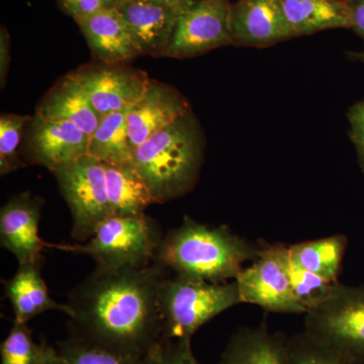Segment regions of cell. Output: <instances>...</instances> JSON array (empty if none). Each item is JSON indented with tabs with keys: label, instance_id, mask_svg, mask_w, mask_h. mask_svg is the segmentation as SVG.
Segmentation results:
<instances>
[{
	"label": "cell",
	"instance_id": "8d00e7d4",
	"mask_svg": "<svg viewBox=\"0 0 364 364\" xmlns=\"http://www.w3.org/2000/svg\"><path fill=\"white\" fill-rule=\"evenodd\" d=\"M172 1H188V0H172Z\"/></svg>",
	"mask_w": 364,
	"mask_h": 364
},
{
	"label": "cell",
	"instance_id": "9c48e42d",
	"mask_svg": "<svg viewBox=\"0 0 364 364\" xmlns=\"http://www.w3.org/2000/svg\"><path fill=\"white\" fill-rule=\"evenodd\" d=\"M228 0H189L163 56L186 59L231 45Z\"/></svg>",
	"mask_w": 364,
	"mask_h": 364
},
{
	"label": "cell",
	"instance_id": "484cf974",
	"mask_svg": "<svg viewBox=\"0 0 364 364\" xmlns=\"http://www.w3.org/2000/svg\"><path fill=\"white\" fill-rule=\"evenodd\" d=\"M47 342L33 340L32 330L26 323L14 322L0 346V364H40L44 358Z\"/></svg>",
	"mask_w": 364,
	"mask_h": 364
},
{
	"label": "cell",
	"instance_id": "7c38bea8",
	"mask_svg": "<svg viewBox=\"0 0 364 364\" xmlns=\"http://www.w3.org/2000/svg\"><path fill=\"white\" fill-rule=\"evenodd\" d=\"M42 205L40 198L26 193L14 196L0 210V243L18 264L44 262L43 251L52 247L39 235Z\"/></svg>",
	"mask_w": 364,
	"mask_h": 364
},
{
	"label": "cell",
	"instance_id": "603a6c76",
	"mask_svg": "<svg viewBox=\"0 0 364 364\" xmlns=\"http://www.w3.org/2000/svg\"><path fill=\"white\" fill-rule=\"evenodd\" d=\"M131 107L102 117L97 131L90 136L88 154L109 164L132 161L134 150L127 122Z\"/></svg>",
	"mask_w": 364,
	"mask_h": 364
},
{
	"label": "cell",
	"instance_id": "ffe728a7",
	"mask_svg": "<svg viewBox=\"0 0 364 364\" xmlns=\"http://www.w3.org/2000/svg\"><path fill=\"white\" fill-rule=\"evenodd\" d=\"M294 37L332 28H351V13L345 0H282Z\"/></svg>",
	"mask_w": 364,
	"mask_h": 364
},
{
	"label": "cell",
	"instance_id": "52a82bcc",
	"mask_svg": "<svg viewBox=\"0 0 364 364\" xmlns=\"http://www.w3.org/2000/svg\"><path fill=\"white\" fill-rule=\"evenodd\" d=\"M305 331L335 350L364 363V286L338 282L324 301L306 312Z\"/></svg>",
	"mask_w": 364,
	"mask_h": 364
},
{
	"label": "cell",
	"instance_id": "ba28073f",
	"mask_svg": "<svg viewBox=\"0 0 364 364\" xmlns=\"http://www.w3.org/2000/svg\"><path fill=\"white\" fill-rule=\"evenodd\" d=\"M235 282L242 304L259 306L272 313L306 314L294 294L289 273V247L284 244H261L257 257L242 269Z\"/></svg>",
	"mask_w": 364,
	"mask_h": 364
},
{
	"label": "cell",
	"instance_id": "8992f818",
	"mask_svg": "<svg viewBox=\"0 0 364 364\" xmlns=\"http://www.w3.org/2000/svg\"><path fill=\"white\" fill-rule=\"evenodd\" d=\"M53 174L71 210L72 238L85 243L102 222L114 215L107 198L105 164L85 154Z\"/></svg>",
	"mask_w": 364,
	"mask_h": 364
},
{
	"label": "cell",
	"instance_id": "1f68e13d",
	"mask_svg": "<svg viewBox=\"0 0 364 364\" xmlns=\"http://www.w3.org/2000/svg\"><path fill=\"white\" fill-rule=\"evenodd\" d=\"M351 28L364 41V0H348Z\"/></svg>",
	"mask_w": 364,
	"mask_h": 364
},
{
	"label": "cell",
	"instance_id": "83f0119b",
	"mask_svg": "<svg viewBox=\"0 0 364 364\" xmlns=\"http://www.w3.org/2000/svg\"><path fill=\"white\" fill-rule=\"evenodd\" d=\"M30 117L2 114L0 117V171L9 173L20 165L18 149L26 122Z\"/></svg>",
	"mask_w": 364,
	"mask_h": 364
},
{
	"label": "cell",
	"instance_id": "74e56055",
	"mask_svg": "<svg viewBox=\"0 0 364 364\" xmlns=\"http://www.w3.org/2000/svg\"><path fill=\"white\" fill-rule=\"evenodd\" d=\"M345 1H348V0H345Z\"/></svg>",
	"mask_w": 364,
	"mask_h": 364
},
{
	"label": "cell",
	"instance_id": "44dd1931",
	"mask_svg": "<svg viewBox=\"0 0 364 364\" xmlns=\"http://www.w3.org/2000/svg\"><path fill=\"white\" fill-rule=\"evenodd\" d=\"M105 164L107 198L114 215H139L156 203L149 186L132 162Z\"/></svg>",
	"mask_w": 364,
	"mask_h": 364
},
{
	"label": "cell",
	"instance_id": "9a60e30c",
	"mask_svg": "<svg viewBox=\"0 0 364 364\" xmlns=\"http://www.w3.org/2000/svg\"><path fill=\"white\" fill-rule=\"evenodd\" d=\"M191 112L188 102L168 85L151 81L128 114V132L133 150L158 132Z\"/></svg>",
	"mask_w": 364,
	"mask_h": 364
},
{
	"label": "cell",
	"instance_id": "836d02e7",
	"mask_svg": "<svg viewBox=\"0 0 364 364\" xmlns=\"http://www.w3.org/2000/svg\"><path fill=\"white\" fill-rule=\"evenodd\" d=\"M40 364H63L57 349L53 348L50 345H47L46 348L44 358Z\"/></svg>",
	"mask_w": 364,
	"mask_h": 364
},
{
	"label": "cell",
	"instance_id": "4fadbf2b",
	"mask_svg": "<svg viewBox=\"0 0 364 364\" xmlns=\"http://www.w3.org/2000/svg\"><path fill=\"white\" fill-rule=\"evenodd\" d=\"M188 1L124 0L114 9L126 21L143 55L163 56Z\"/></svg>",
	"mask_w": 364,
	"mask_h": 364
},
{
	"label": "cell",
	"instance_id": "6da1fadb",
	"mask_svg": "<svg viewBox=\"0 0 364 364\" xmlns=\"http://www.w3.org/2000/svg\"><path fill=\"white\" fill-rule=\"evenodd\" d=\"M170 274L156 261L142 267H97L69 294L71 336L143 359L163 339L160 291Z\"/></svg>",
	"mask_w": 364,
	"mask_h": 364
},
{
	"label": "cell",
	"instance_id": "ac0fdd59",
	"mask_svg": "<svg viewBox=\"0 0 364 364\" xmlns=\"http://www.w3.org/2000/svg\"><path fill=\"white\" fill-rule=\"evenodd\" d=\"M36 114L55 121L69 122L90 136L97 131L102 119L71 74L60 80L46 95Z\"/></svg>",
	"mask_w": 364,
	"mask_h": 364
},
{
	"label": "cell",
	"instance_id": "5bb4252c",
	"mask_svg": "<svg viewBox=\"0 0 364 364\" xmlns=\"http://www.w3.org/2000/svg\"><path fill=\"white\" fill-rule=\"evenodd\" d=\"M90 136L69 122L35 114L31 124L28 153L33 163L54 171L88 154Z\"/></svg>",
	"mask_w": 364,
	"mask_h": 364
},
{
	"label": "cell",
	"instance_id": "30bf717a",
	"mask_svg": "<svg viewBox=\"0 0 364 364\" xmlns=\"http://www.w3.org/2000/svg\"><path fill=\"white\" fill-rule=\"evenodd\" d=\"M86 66L71 73L95 111L105 117L124 111L140 100L151 83L142 71L119 65Z\"/></svg>",
	"mask_w": 364,
	"mask_h": 364
},
{
	"label": "cell",
	"instance_id": "f1b7e54d",
	"mask_svg": "<svg viewBox=\"0 0 364 364\" xmlns=\"http://www.w3.org/2000/svg\"><path fill=\"white\" fill-rule=\"evenodd\" d=\"M142 364H200L191 348V339H162L142 359Z\"/></svg>",
	"mask_w": 364,
	"mask_h": 364
},
{
	"label": "cell",
	"instance_id": "7a4b0ae2",
	"mask_svg": "<svg viewBox=\"0 0 364 364\" xmlns=\"http://www.w3.org/2000/svg\"><path fill=\"white\" fill-rule=\"evenodd\" d=\"M261 244H252L230 228L210 226L184 217L181 226L163 237L155 261L186 279L223 284L236 279L253 261Z\"/></svg>",
	"mask_w": 364,
	"mask_h": 364
},
{
	"label": "cell",
	"instance_id": "d6986e66",
	"mask_svg": "<svg viewBox=\"0 0 364 364\" xmlns=\"http://www.w3.org/2000/svg\"><path fill=\"white\" fill-rule=\"evenodd\" d=\"M287 337L265 326L242 328L223 352L219 364H287Z\"/></svg>",
	"mask_w": 364,
	"mask_h": 364
},
{
	"label": "cell",
	"instance_id": "e575fe53",
	"mask_svg": "<svg viewBox=\"0 0 364 364\" xmlns=\"http://www.w3.org/2000/svg\"><path fill=\"white\" fill-rule=\"evenodd\" d=\"M124 0H104L105 9H114Z\"/></svg>",
	"mask_w": 364,
	"mask_h": 364
},
{
	"label": "cell",
	"instance_id": "4316f807",
	"mask_svg": "<svg viewBox=\"0 0 364 364\" xmlns=\"http://www.w3.org/2000/svg\"><path fill=\"white\" fill-rule=\"evenodd\" d=\"M289 273L294 296L305 308L306 314L311 309L324 301L340 282L324 279L320 275L304 269L289 259Z\"/></svg>",
	"mask_w": 364,
	"mask_h": 364
},
{
	"label": "cell",
	"instance_id": "d590c367",
	"mask_svg": "<svg viewBox=\"0 0 364 364\" xmlns=\"http://www.w3.org/2000/svg\"><path fill=\"white\" fill-rule=\"evenodd\" d=\"M349 57H351V58L354 59V60H358V61L363 62V63H364V52L349 53Z\"/></svg>",
	"mask_w": 364,
	"mask_h": 364
},
{
	"label": "cell",
	"instance_id": "d4e9b609",
	"mask_svg": "<svg viewBox=\"0 0 364 364\" xmlns=\"http://www.w3.org/2000/svg\"><path fill=\"white\" fill-rule=\"evenodd\" d=\"M57 351L63 364H142V359L109 350L71 335L58 342Z\"/></svg>",
	"mask_w": 364,
	"mask_h": 364
},
{
	"label": "cell",
	"instance_id": "3957f363",
	"mask_svg": "<svg viewBox=\"0 0 364 364\" xmlns=\"http://www.w3.org/2000/svg\"><path fill=\"white\" fill-rule=\"evenodd\" d=\"M203 158L202 131L191 111L136 148L131 162L156 203H165L193 188Z\"/></svg>",
	"mask_w": 364,
	"mask_h": 364
},
{
	"label": "cell",
	"instance_id": "7402d4cb",
	"mask_svg": "<svg viewBox=\"0 0 364 364\" xmlns=\"http://www.w3.org/2000/svg\"><path fill=\"white\" fill-rule=\"evenodd\" d=\"M347 244V237L342 234L301 242L289 246V259L308 272L333 282H339Z\"/></svg>",
	"mask_w": 364,
	"mask_h": 364
},
{
	"label": "cell",
	"instance_id": "2e32d148",
	"mask_svg": "<svg viewBox=\"0 0 364 364\" xmlns=\"http://www.w3.org/2000/svg\"><path fill=\"white\" fill-rule=\"evenodd\" d=\"M77 23L93 56L102 63L119 65L143 55L116 9H102Z\"/></svg>",
	"mask_w": 364,
	"mask_h": 364
},
{
	"label": "cell",
	"instance_id": "cb8c5ba5",
	"mask_svg": "<svg viewBox=\"0 0 364 364\" xmlns=\"http://www.w3.org/2000/svg\"><path fill=\"white\" fill-rule=\"evenodd\" d=\"M287 364H364L322 343L306 331L289 337Z\"/></svg>",
	"mask_w": 364,
	"mask_h": 364
},
{
	"label": "cell",
	"instance_id": "5b68a950",
	"mask_svg": "<svg viewBox=\"0 0 364 364\" xmlns=\"http://www.w3.org/2000/svg\"><path fill=\"white\" fill-rule=\"evenodd\" d=\"M162 239L160 227L145 214L114 215L85 243L52 244L51 248L90 256L98 267H142L154 262Z\"/></svg>",
	"mask_w": 364,
	"mask_h": 364
},
{
	"label": "cell",
	"instance_id": "e0dca14e",
	"mask_svg": "<svg viewBox=\"0 0 364 364\" xmlns=\"http://www.w3.org/2000/svg\"><path fill=\"white\" fill-rule=\"evenodd\" d=\"M43 263L18 264V272L11 279L4 282L6 296L11 301L14 322L26 323L47 311H60L71 315L67 304H59L50 296L49 289L43 279Z\"/></svg>",
	"mask_w": 364,
	"mask_h": 364
},
{
	"label": "cell",
	"instance_id": "8fae6325",
	"mask_svg": "<svg viewBox=\"0 0 364 364\" xmlns=\"http://www.w3.org/2000/svg\"><path fill=\"white\" fill-rule=\"evenodd\" d=\"M232 44L263 48L294 38L282 0H238L230 6Z\"/></svg>",
	"mask_w": 364,
	"mask_h": 364
},
{
	"label": "cell",
	"instance_id": "4dcf8cb0",
	"mask_svg": "<svg viewBox=\"0 0 364 364\" xmlns=\"http://www.w3.org/2000/svg\"><path fill=\"white\" fill-rule=\"evenodd\" d=\"M60 6L77 23L105 9L104 0H59Z\"/></svg>",
	"mask_w": 364,
	"mask_h": 364
},
{
	"label": "cell",
	"instance_id": "f546056e",
	"mask_svg": "<svg viewBox=\"0 0 364 364\" xmlns=\"http://www.w3.org/2000/svg\"><path fill=\"white\" fill-rule=\"evenodd\" d=\"M347 117L350 124L349 136L358 151V163L364 173V100L352 105Z\"/></svg>",
	"mask_w": 364,
	"mask_h": 364
},
{
	"label": "cell",
	"instance_id": "d6a6232c",
	"mask_svg": "<svg viewBox=\"0 0 364 364\" xmlns=\"http://www.w3.org/2000/svg\"><path fill=\"white\" fill-rule=\"evenodd\" d=\"M9 63V37L6 28H1L0 33V80L1 87H4V82L6 81L7 68Z\"/></svg>",
	"mask_w": 364,
	"mask_h": 364
},
{
	"label": "cell",
	"instance_id": "277c9868",
	"mask_svg": "<svg viewBox=\"0 0 364 364\" xmlns=\"http://www.w3.org/2000/svg\"><path fill=\"white\" fill-rule=\"evenodd\" d=\"M239 304L235 280L212 284L170 274L160 291L163 339H191L208 321Z\"/></svg>",
	"mask_w": 364,
	"mask_h": 364
}]
</instances>
